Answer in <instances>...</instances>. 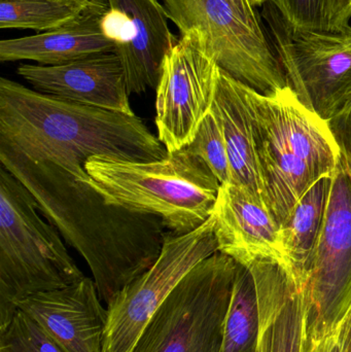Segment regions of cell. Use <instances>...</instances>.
Segmentation results:
<instances>
[{
	"label": "cell",
	"instance_id": "cell-1",
	"mask_svg": "<svg viewBox=\"0 0 351 352\" xmlns=\"http://www.w3.org/2000/svg\"><path fill=\"white\" fill-rule=\"evenodd\" d=\"M93 156L84 146L12 151L0 144L1 166L28 188L43 217L86 261L109 305L156 262L167 231L161 217L109 204L91 186L84 163Z\"/></svg>",
	"mask_w": 351,
	"mask_h": 352
},
{
	"label": "cell",
	"instance_id": "cell-2",
	"mask_svg": "<svg viewBox=\"0 0 351 352\" xmlns=\"http://www.w3.org/2000/svg\"><path fill=\"white\" fill-rule=\"evenodd\" d=\"M251 113L264 202L282 227L303 195L333 175L340 148L329 122L286 87L271 96L243 84Z\"/></svg>",
	"mask_w": 351,
	"mask_h": 352
},
{
	"label": "cell",
	"instance_id": "cell-3",
	"mask_svg": "<svg viewBox=\"0 0 351 352\" xmlns=\"http://www.w3.org/2000/svg\"><path fill=\"white\" fill-rule=\"evenodd\" d=\"M0 142L12 146H88L98 156L152 162L166 148L136 115L70 102L0 78Z\"/></svg>",
	"mask_w": 351,
	"mask_h": 352
},
{
	"label": "cell",
	"instance_id": "cell-4",
	"mask_svg": "<svg viewBox=\"0 0 351 352\" xmlns=\"http://www.w3.org/2000/svg\"><path fill=\"white\" fill-rule=\"evenodd\" d=\"M84 167L91 186L109 204L157 215L173 235L203 225L214 213L220 188L208 165L187 146L152 162L93 156Z\"/></svg>",
	"mask_w": 351,
	"mask_h": 352
},
{
	"label": "cell",
	"instance_id": "cell-5",
	"mask_svg": "<svg viewBox=\"0 0 351 352\" xmlns=\"http://www.w3.org/2000/svg\"><path fill=\"white\" fill-rule=\"evenodd\" d=\"M28 188L0 168V329L21 300L84 277Z\"/></svg>",
	"mask_w": 351,
	"mask_h": 352
},
{
	"label": "cell",
	"instance_id": "cell-6",
	"mask_svg": "<svg viewBox=\"0 0 351 352\" xmlns=\"http://www.w3.org/2000/svg\"><path fill=\"white\" fill-rule=\"evenodd\" d=\"M237 262L216 252L161 304L131 352H222Z\"/></svg>",
	"mask_w": 351,
	"mask_h": 352
},
{
	"label": "cell",
	"instance_id": "cell-7",
	"mask_svg": "<svg viewBox=\"0 0 351 352\" xmlns=\"http://www.w3.org/2000/svg\"><path fill=\"white\" fill-rule=\"evenodd\" d=\"M269 38L288 85L304 107L330 122L351 104V26L338 31L295 28L273 2L263 4Z\"/></svg>",
	"mask_w": 351,
	"mask_h": 352
},
{
	"label": "cell",
	"instance_id": "cell-8",
	"mask_svg": "<svg viewBox=\"0 0 351 352\" xmlns=\"http://www.w3.org/2000/svg\"><path fill=\"white\" fill-rule=\"evenodd\" d=\"M181 35L201 36L218 67L260 94L288 87L286 72L265 29L247 24L227 0H164Z\"/></svg>",
	"mask_w": 351,
	"mask_h": 352
},
{
	"label": "cell",
	"instance_id": "cell-9",
	"mask_svg": "<svg viewBox=\"0 0 351 352\" xmlns=\"http://www.w3.org/2000/svg\"><path fill=\"white\" fill-rule=\"evenodd\" d=\"M307 338L335 332L351 305V168L340 157L304 289Z\"/></svg>",
	"mask_w": 351,
	"mask_h": 352
},
{
	"label": "cell",
	"instance_id": "cell-10",
	"mask_svg": "<svg viewBox=\"0 0 351 352\" xmlns=\"http://www.w3.org/2000/svg\"><path fill=\"white\" fill-rule=\"evenodd\" d=\"M216 252L212 215L190 233L173 235L167 232L156 262L107 305L103 352H131L155 312L179 281Z\"/></svg>",
	"mask_w": 351,
	"mask_h": 352
},
{
	"label": "cell",
	"instance_id": "cell-11",
	"mask_svg": "<svg viewBox=\"0 0 351 352\" xmlns=\"http://www.w3.org/2000/svg\"><path fill=\"white\" fill-rule=\"evenodd\" d=\"M218 65L194 31L183 33L163 62L157 87L156 126L167 152L189 146L212 109Z\"/></svg>",
	"mask_w": 351,
	"mask_h": 352
},
{
	"label": "cell",
	"instance_id": "cell-12",
	"mask_svg": "<svg viewBox=\"0 0 351 352\" xmlns=\"http://www.w3.org/2000/svg\"><path fill=\"white\" fill-rule=\"evenodd\" d=\"M103 30L115 43L123 64L129 94L157 89L165 57L177 38L158 0H106Z\"/></svg>",
	"mask_w": 351,
	"mask_h": 352
},
{
	"label": "cell",
	"instance_id": "cell-13",
	"mask_svg": "<svg viewBox=\"0 0 351 352\" xmlns=\"http://www.w3.org/2000/svg\"><path fill=\"white\" fill-rule=\"evenodd\" d=\"M37 92L70 102L135 115L117 54H98L60 65L22 64L16 69Z\"/></svg>",
	"mask_w": 351,
	"mask_h": 352
},
{
	"label": "cell",
	"instance_id": "cell-14",
	"mask_svg": "<svg viewBox=\"0 0 351 352\" xmlns=\"http://www.w3.org/2000/svg\"><path fill=\"white\" fill-rule=\"evenodd\" d=\"M16 308L39 324L65 352H103L109 311L89 277L68 287L29 296Z\"/></svg>",
	"mask_w": 351,
	"mask_h": 352
},
{
	"label": "cell",
	"instance_id": "cell-15",
	"mask_svg": "<svg viewBox=\"0 0 351 352\" xmlns=\"http://www.w3.org/2000/svg\"><path fill=\"white\" fill-rule=\"evenodd\" d=\"M212 217L218 252L243 266L268 260L282 267L280 227L267 206L245 188L220 184Z\"/></svg>",
	"mask_w": 351,
	"mask_h": 352
},
{
	"label": "cell",
	"instance_id": "cell-16",
	"mask_svg": "<svg viewBox=\"0 0 351 352\" xmlns=\"http://www.w3.org/2000/svg\"><path fill=\"white\" fill-rule=\"evenodd\" d=\"M255 277L260 314L258 352H304L307 309L284 269L273 261L249 265Z\"/></svg>",
	"mask_w": 351,
	"mask_h": 352
},
{
	"label": "cell",
	"instance_id": "cell-17",
	"mask_svg": "<svg viewBox=\"0 0 351 352\" xmlns=\"http://www.w3.org/2000/svg\"><path fill=\"white\" fill-rule=\"evenodd\" d=\"M107 10L106 0H90L76 18L58 28L30 36L4 39L0 43V61L29 60L41 65H60L89 56L111 53L115 45L102 27Z\"/></svg>",
	"mask_w": 351,
	"mask_h": 352
},
{
	"label": "cell",
	"instance_id": "cell-18",
	"mask_svg": "<svg viewBox=\"0 0 351 352\" xmlns=\"http://www.w3.org/2000/svg\"><path fill=\"white\" fill-rule=\"evenodd\" d=\"M210 109L220 124L226 142L230 162V184L245 188L265 204L253 123L243 84L222 68H218Z\"/></svg>",
	"mask_w": 351,
	"mask_h": 352
},
{
	"label": "cell",
	"instance_id": "cell-19",
	"mask_svg": "<svg viewBox=\"0 0 351 352\" xmlns=\"http://www.w3.org/2000/svg\"><path fill=\"white\" fill-rule=\"evenodd\" d=\"M332 175L317 180L297 203L288 221L280 227L282 268L303 291L325 219Z\"/></svg>",
	"mask_w": 351,
	"mask_h": 352
},
{
	"label": "cell",
	"instance_id": "cell-20",
	"mask_svg": "<svg viewBox=\"0 0 351 352\" xmlns=\"http://www.w3.org/2000/svg\"><path fill=\"white\" fill-rule=\"evenodd\" d=\"M259 303L249 267L237 263L232 295L225 320L222 352H258Z\"/></svg>",
	"mask_w": 351,
	"mask_h": 352
},
{
	"label": "cell",
	"instance_id": "cell-21",
	"mask_svg": "<svg viewBox=\"0 0 351 352\" xmlns=\"http://www.w3.org/2000/svg\"><path fill=\"white\" fill-rule=\"evenodd\" d=\"M90 0H0V28L45 31L78 16Z\"/></svg>",
	"mask_w": 351,
	"mask_h": 352
},
{
	"label": "cell",
	"instance_id": "cell-22",
	"mask_svg": "<svg viewBox=\"0 0 351 352\" xmlns=\"http://www.w3.org/2000/svg\"><path fill=\"white\" fill-rule=\"evenodd\" d=\"M187 148L204 160L220 184H230L228 151L220 124L212 109L204 117L195 138Z\"/></svg>",
	"mask_w": 351,
	"mask_h": 352
},
{
	"label": "cell",
	"instance_id": "cell-23",
	"mask_svg": "<svg viewBox=\"0 0 351 352\" xmlns=\"http://www.w3.org/2000/svg\"><path fill=\"white\" fill-rule=\"evenodd\" d=\"M0 352H65L26 314L16 310L0 329Z\"/></svg>",
	"mask_w": 351,
	"mask_h": 352
},
{
	"label": "cell",
	"instance_id": "cell-24",
	"mask_svg": "<svg viewBox=\"0 0 351 352\" xmlns=\"http://www.w3.org/2000/svg\"><path fill=\"white\" fill-rule=\"evenodd\" d=\"M295 28L336 31L334 0H270Z\"/></svg>",
	"mask_w": 351,
	"mask_h": 352
},
{
	"label": "cell",
	"instance_id": "cell-25",
	"mask_svg": "<svg viewBox=\"0 0 351 352\" xmlns=\"http://www.w3.org/2000/svg\"><path fill=\"white\" fill-rule=\"evenodd\" d=\"M343 160L351 168V104L329 122Z\"/></svg>",
	"mask_w": 351,
	"mask_h": 352
},
{
	"label": "cell",
	"instance_id": "cell-26",
	"mask_svg": "<svg viewBox=\"0 0 351 352\" xmlns=\"http://www.w3.org/2000/svg\"><path fill=\"white\" fill-rule=\"evenodd\" d=\"M237 12L240 14L241 18L253 26V28L264 29L263 21L257 10V6L253 3V0H227Z\"/></svg>",
	"mask_w": 351,
	"mask_h": 352
},
{
	"label": "cell",
	"instance_id": "cell-27",
	"mask_svg": "<svg viewBox=\"0 0 351 352\" xmlns=\"http://www.w3.org/2000/svg\"><path fill=\"white\" fill-rule=\"evenodd\" d=\"M340 327L321 340L306 338L304 352H340Z\"/></svg>",
	"mask_w": 351,
	"mask_h": 352
},
{
	"label": "cell",
	"instance_id": "cell-28",
	"mask_svg": "<svg viewBox=\"0 0 351 352\" xmlns=\"http://www.w3.org/2000/svg\"><path fill=\"white\" fill-rule=\"evenodd\" d=\"M351 0H334V22L335 30H343L350 27Z\"/></svg>",
	"mask_w": 351,
	"mask_h": 352
},
{
	"label": "cell",
	"instance_id": "cell-29",
	"mask_svg": "<svg viewBox=\"0 0 351 352\" xmlns=\"http://www.w3.org/2000/svg\"><path fill=\"white\" fill-rule=\"evenodd\" d=\"M340 352H351V305L340 324Z\"/></svg>",
	"mask_w": 351,
	"mask_h": 352
},
{
	"label": "cell",
	"instance_id": "cell-30",
	"mask_svg": "<svg viewBox=\"0 0 351 352\" xmlns=\"http://www.w3.org/2000/svg\"><path fill=\"white\" fill-rule=\"evenodd\" d=\"M253 3L256 4V6H263L265 2H267L268 0H253Z\"/></svg>",
	"mask_w": 351,
	"mask_h": 352
}]
</instances>
